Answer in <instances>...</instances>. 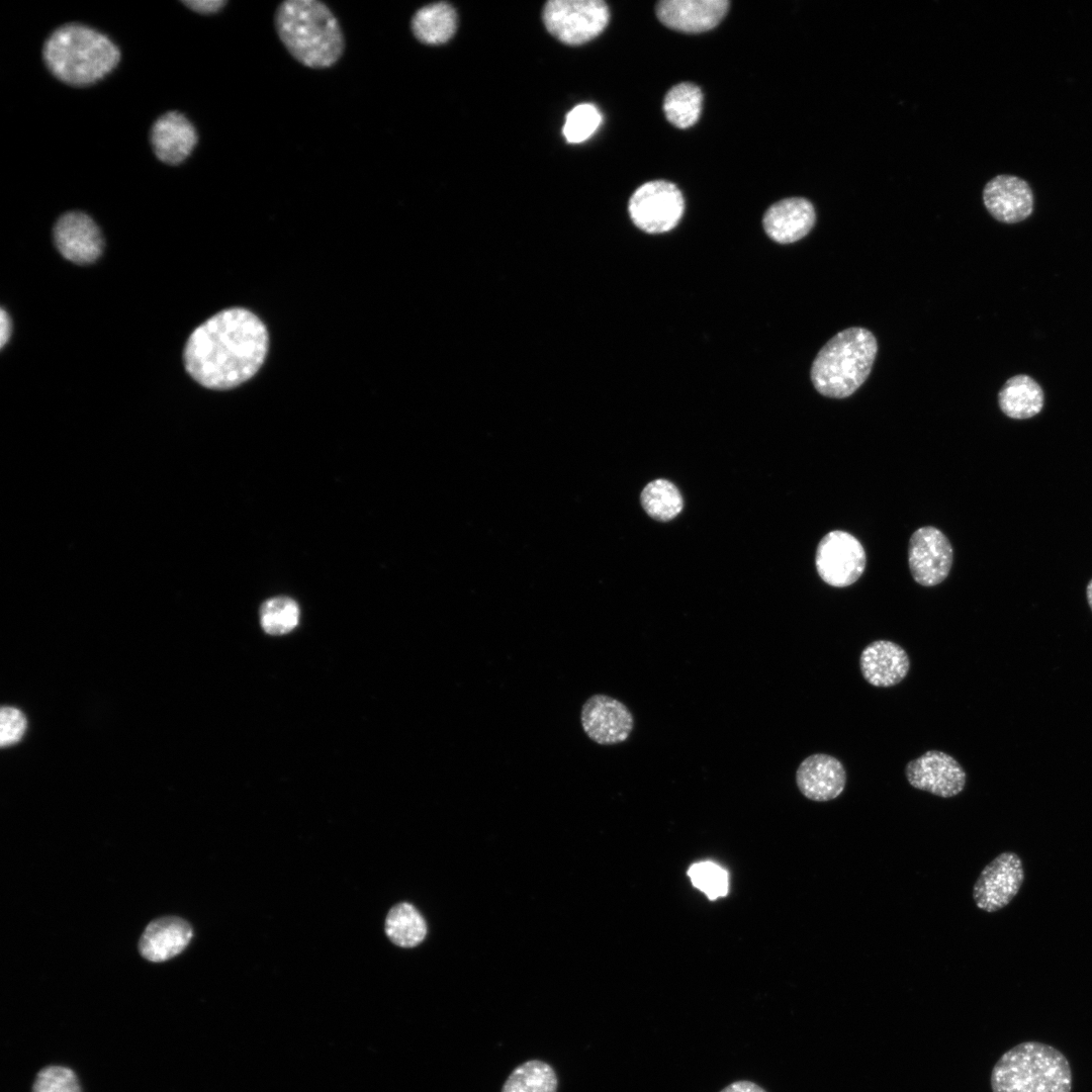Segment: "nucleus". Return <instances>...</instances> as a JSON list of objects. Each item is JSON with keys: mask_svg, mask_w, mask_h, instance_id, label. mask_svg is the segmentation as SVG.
Segmentation results:
<instances>
[{"mask_svg": "<svg viewBox=\"0 0 1092 1092\" xmlns=\"http://www.w3.org/2000/svg\"><path fill=\"white\" fill-rule=\"evenodd\" d=\"M31 1092H82V1087L71 1068L50 1065L37 1072Z\"/></svg>", "mask_w": 1092, "mask_h": 1092, "instance_id": "30", "label": "nucleus"}, {"mask_svg": "<svg viewBox=\"0 0 1092 1092\" xmlns=\"http://www.w3.org/2000/svg\"><path fill=\"white\" fill-rule=\"evenodd\" d=\"M729 8L727 0H662L657 3V18L665 26L699 33L714 28Z\"/></svg>", "mask_w": 1092, "mask_h": 1092, "instance_id": "14", "label": "nucleus"}, {"mask_svg": "<svg viewBox=\"0 0 1092 1092\" xmlns=\"http://www.w3.org/2000/svg\"><path fill=\"white\" fill-rule=\"evenodd\" d=\"M1024 881L1021 858L1005 851L992 859L981 872L974 887L976 906L986 912H996L1007 906L1017 895Z\"/></svg>", "mask_w": 1092, "mask_h": 1092, "instance_id": "9", "label": "nucleus"}, {"mask_svg": "<svg viewBox=\"0 0 1092 1092\" xmlns=\"http://www.w3.org/2000/svg\"><path fill=\"white\" fill-rule=\"evenodd\" d=\"M796 784L807 799L827 802L836 799L844 791L846 771L836 757L815 753L806 757L798 766Z\"/></svg>", "mask_w": 1092, "mask_h": 1092, "instance_id": "15", "label": "nucleus"}, {"mask_svg": "<svg viewBox=\"0 0 1092 1092\" xmlns=\"http://www.w3.org/2000/svg\"><path fill=\"white\" fill-rule=\"evenodd\" d=\"M42 56L51 73L72 86L95 83L120 59L118 48L107 35L80 23L55 29L44 41Z\"/></svg>", "mask_w": 1092, "mask_h": 1092, "instance_id": "3", "label": "nucleus"}, {"mask_svg": "<svg viewBox=\"0 0 1092 1092\" xmlns=\"http://www.w3.org/2000/svg\"><path fill=\"white\" fill-rule=\"evenodd\" d=\"M815 563L824 582L834 587H845L860 577L867 556L862 545L854 536L835 530L820 540Z\"/></svg>", "mask_w": 1092, "mask_h": 1092, "instance_id": "8", "label": "nucleus"}, {"mask_svg": "<svg viewBox=\"0 0 1092 1092\" xmlns=\"http://www.w3.org/2000/svg\"><path fill=\"white\" fill-rule=\"evenodd\" d=\"M264 323L242 307L223 309L189 336L183 353L188 374L211 389L236 387L253 377L268 352Z\"/></svg>", "mask_w": 1092, "mask_h": 1092, "instance_id": "1", "label": "nucleus"}, {"mask_svg": "<svg viewBox=\"0 0 1092 1092\" xmlns=\"http://www.w3.org/2000/svg\"><path fill=\"white\" fill-rule=\"evenodd\" d=\"M197 140L194 125L178 111L162 114L151 129V143L157 158L170 165L183 162L191 154Z\"/></svg>", "mask_w": 1092, "mask_h": 1092, "instance_id": "19", "label": "nucleus"}, {"mask_svg": "<svg viewBox=\"0 0 1092 1092\" xmlns=\"http://www.w3.org/2000/svg\"><path fill=\"white\" fill-rule=\"evenodd\" d=\"M628 210L633 223L645 233L661 234L680 220L685 200L671 182L653 180L639 186L631 195Z\"/></svg>", "mask_w": 1092, "mask_h": 1092, "instance_id": "7", "label": "nucleus"}, {"mask_svg": "<svg viewBox=\"0 0 1092 1092\" xmlns=\"http://www.w3.org/2000/svg\"><path fill=\"white\" fill-rule=\"evenodd\" d=\"M580 723L590 740L601 745H612L628 739L634 727V718L621 701L596 694L582 705Z\"/></svg>", "mask_w": 1092, "mask_h": 1092, "instance_id": "12", "label": "nucleus"}, {"mask_svg": "<svg viewBox=\"0 0 1092 1092\" xmlns=\"http://www.w3.org/2000/svg\"><path fill=\"white\" fill-rule=\"evenodd\" d=\"M557 1088L554 1069L541 1060H529L510 1073L500 1092H557Z\"/></svg>", "mask_w": 1092, "mask_h": 1092, "instance_id": "24", "label": "nucleus"}, {"mask_svg": "<svg viewBox=\"0 0 1092 1092\" xmlns=\"http://www.w3.org/2000/svg\"><path fill=\"white\" fill-rule=\"evenodd\" d=\"M53 236L61 255L79 265L93 263L103 252L104 241L98 225L81 211L61 215L54 225Z\"/></svg>", "mask_w": 1092, "mask_h": 1092, "instance_id": "13", "label": "nucleus"}, {"mask_svg": "<svg viewBox=\"0 0 1092 1092\" xmlns=\"http://www.w3.org/2000/svg\"><path fill=\"white\" fill-rule=\"evenodd\" d=\"M610 12L602 0H551L543 10L547 30L564 43L576 46L597 37Z\"/></svg>", "mask_w": 1092, "mask_h": 1092, "instance_id": "6", "label": "nucleus"}, {"mask_svg": "<svg viewBox=\"0 0 1092 1092\" xmlns=\"http://www.w3.org/2000/svg\"><path fill=\"white\" fill-rule=\"evenodd\" d=\"M877 351L875 336L864 328L852 327L837 333L812 363L815 389L827 397L850 396L870 375Z\"/></svg>", "mask_w": 1092, "mask_h": 1092, "instance_id": "4", "label": "nucleus"}, {"mask_svg": "<svg viewBox=\"0 0 1092 1092\" xmlns=\"http://www.w3.org/2000/svg\"><path fill=\"white\" fill-rule=\"evenodd\" d=\"M11 334V321L9 314L4 308H1L0 312V346L3 348L8 342Z\"/></svg>", "mask_w": 1092, "mask_h": 1092, "instance_id": "34", "label": "nucleus"}, {"mask_svg": "<svg viewBox=\"0 0 1092 1092\" xmlns=\"http://www.w3.org/2000/svg\"><path fill=\"white\" fill-rule=\"evenodd\" d=\"M688 876L693 886L705 893L710 900L724 897L728 893V873L715 862L694 863L689 868Z\"/></svg>", "mask_w": 1092, "mask_h": 1092, "instance_id": "29", "label": "nucleus"}, {"mask_svg": "<svg viewBox=\"0 0 1092 1092\" xmlns=\"http://www.w3.org/2000/svg\"><path fill=\"white\" fill-rule=\"evenodd\" d=\"M641 505L653 519L661 522L675 518L682 509V497L676 486L666 479L649 482L641 492Z\"/></svg>", "mask_w": 1092, "mask_h": 1092, "instance_id": "26", "label": "nucleus"}, {"mask_svg": "<svg viewBox=\"0 0 1092 1092\" xmlns=\"http://www.w3.org/2000/svg\"><path fill=\"white\" fill-rule=\"evenodd\" d=\"M0 715L1 746L5 747L18 742L26 728L25 717L18 709L12 707H3Z\"/></svg>", "mask_w": 1092, "mask_h": 1092, "instance_id": "31", "label": "nucleus"}, {"mask_svg": "<svg viewBox=\"0 0 1092 1092\" xmlns=\"http://www.w3.org/2000/svg\"><path fill=\"white\" fill-rule=\"evenodd\" d=\"M816 212L804 197H790L774 203L764 213L762 224L767 236L780 244L795 243L814 226Z\"/></svg>", "mask_w": 1092, "mask_h": 1092, "instance_id": "17", "label": "nucleus"}, {"mask_svg": "<svg viewBox=\"0 0 1092 1092\" xmlns=\"http://www.w3.org/2000/svg\"><path fill=\"white\" fill-rule=\"evenodd\" d=\"M905 775L913 788L941 798L962 793L967 781L966 771L958 760L940 750H928L910 760Z\"/></svg>", "mask_w": 1092, "mask_h": 1092, "instance_id": "11", "label": "nucleus"}, {"mask_svg": "<svg viewBox=\"0 0 1092 1092\" xmlns=\"http://www.w3.org/2000/svg\"><path fill=\"white\" fill-rule=\"evenodd\" d=\"M1086 597H1087V601H1088L1089 607H1090V609H1091V611H1092V579H1091V580H1090V581L1088 582V584H1087V587H1086Z\"/></svg>", "mask_w": 1092, "mask_h": 1092, "instance_id": "35", "label": "nucleus"}, {"mask_svg": "<svg viewBox=\"0 0 1092 1092\" xmlns=\"http://www.w3.org/2000/svg\"><path fill=\"white\" fill-rule=\"evenodd\" d=\"M299 609L290 598L277 597L266 601L260 610L262 628L270 635H283L298 624Z\"/></svg>", "mask_w": 1092, "mask_h": 1092, "instance_id": "27", "label": "nucleus"}, {"mask_svg": "<svg viewBox=\"0 0 1092 1092\" xmlns=\"http://www.w3.org/2000/svg\"><path fill=\"white\" fill-rule=\"evenodd\" d=\"M601 122L602 114L594 104H578L567 113L562 132L568 143L578 144L590 138Z\"/></svg>", "mask_w": 1092, "mask_h": 1092, "instance_id": "28", "label": "nucleus"}, {"mask_svg": "<svg viewBox=\"0 0 1092 1092\" xmlns=\"http://www.w3.org/2000/svg\"><path fill=\"white\" fill-rule=\"evenodd\" d=\"M192 937L189 923L176 916L152 921L139 942L141 954L151 962H164L180 953Z\"/></svg>", "mask_w": 1092, "mask_h": 1092, "instance_id": "20", "label": "nucleus"}, {"mask_svg": "<svg viewBox=\"0 0 1092 1092\" xmlns=\"http://www.w3.org/2000/svg\"><path fill=\"white\" fill-rule=\"evenodd\" d=\"M1044 395L1040 385L1025 374L1009 378L998 393L1002 413L1015 420H1025L1037 415L1043 407Z\"/></svg>", "mask_w": 1092, "mask_h": 1092, "instance_id": "21", "label": "nucleus"}, {"mask_svg": "<svg viewBox=\"0 0 1092 1092\" xmlns=\"http://www.w3.org/2000/svg\"><path fill=\"white\" fill-rule=\"evenodd\" d=\"M702 105L703 93L700 87L684 82L668 90L663 100V111L672 125L688 128L698 121Z\"/></svg>", "mask_w": 1092, "mask_h": 1092, "instance_id": "23", "label": "nucleus"}, {"mask_svg": "<svg viewBox=\"0 0 1092 1092\" xmlns=\"http://www.w3.org/2000/svg\"><path fill=\"white\" fill-rule=\"evenodd\" d=\"M952 559V547L937 528L921 527L912 534L908 546V562L912 577L917 583L933 586L942 582L949 573Z\"/></svg>", "mask_w": 1092, "mask_h": 1092, "instance_id": "10", "label": "nucleus"}, {"mask_svg": "<svg viewBox=\"0 0 1092 1092\" xmlns=\"http://www.w3.org/2000/svg\"><path fill=\"white\" fill-rule=\"evenodd\" d=\"M388 938L398 946L412 947L420 944L427 934V925L421 913L408 903H400L390 909L385 920Z\"/></svg>", "mask_w": 1092, "mask_h": 1092, "instance_id": "25", "label": "nucleus"}, {"mask_svg": "<svg viewBox=\"0 0 1092 1092\" xmlns=\"http://www.w3.org/2000/svg\"><path fill=\"white\" fill-rule=\"evenodd\" d=\"M275 28L288 53L310 69L334 66L345 50V39L332 10L318 0H286L275 11Z\"/></svg>", "mask_w": 1092, "mask_h": 1092, "instance_id": "2", "label": "nucleus"}, {"mask_svg": "<svg viewBox=\"0 0 1092 1092\" xmlns=\"http://www.w3.org/2000/svg\"><path fill=\"white\" fill-rule=\"evenodd\" d=\"M456 24V12L445 2L424 6L412 18L414 35L426 44L444 43L454 34Z\"/></svg>", "mask_w": 1092, "mask_h": 1092, "instance_id": "22", "label": "nucleus"}, {"mask_svg": "<svg viewBox=\"0 0 1092 1092\" xmlns=\"http://www.w3.org/2000/svg\"><path fill=\"white\" fill-rule=\"evenodd\" d=\"M182 3L198 13L212 14L222 9L228 2L224 0H188L182 1Z\"/></svg>", "mask_w": 1092, "mask_h": 1092, "instance_id": "32", "label": "nucleus"}, {"mask_svg": "<svg viewBox=\"0 0 1092 1092\" xmlns=\"http://www.w3.org/2000/svg\"><path fill=\"white\" fill-rule=\"evenodd\" d=\"M983 201L990 214L1005 223L1027 218L1033 210V195L1028 184L1011 175H998L983 190Z\"/></svg>", "mask_w": 1092, "mask_h": 1092, "instance_id": "16", "label": "nucleus"}, {"mask_svg": "<svg viewBox=\"0 0 1092 1092\" xmlns=\"http://www.w3.org/2000/svg\"><path fill=\"white\" fill-rule=\"evenodd\" d=\"M859 667L869 684L889 688L905 678L910 668V659L899 644L890 640H876L861 651Z\"/></svg>", "mask_w": 1092, "mask_h": 1092, "instance_id": "18", "label": "nucleus"}, {"mask_svg": "<svg viewBox=\"0 0 1092 1092\" xmlns=\"http://www.w3.org/2000/svg\"><path fill=\"white\" fill-rule=\"evenodd\" d=\"M720 1092H766V1091L762 1087H760L759 1085H757V1084H755V1083H753L751 1081L741 1080V1081H736V1082H733V1083L729 1084L728 1086L723 1088Z\"/></svg>", "mask_w": 1092, "mask_h": 1092, "instance_id": "33", "label": "nucleus"}, {"mask_svg": "<svg viewBox=\"0 0 1092 1092\" xmlns=\"http://www.w3.org/2000/svg\"><path fill=\"white\" fill-rule=\"evenodd\" d=\"M990 1082L992 1092H1071L1072 1071L1056 1048L1025 1041L999 1058Z\"/></svg>", "mask_w": 1092, "mask_h": 1092, "instance_id": "5", "label": "nucleus"}]
</instances>
